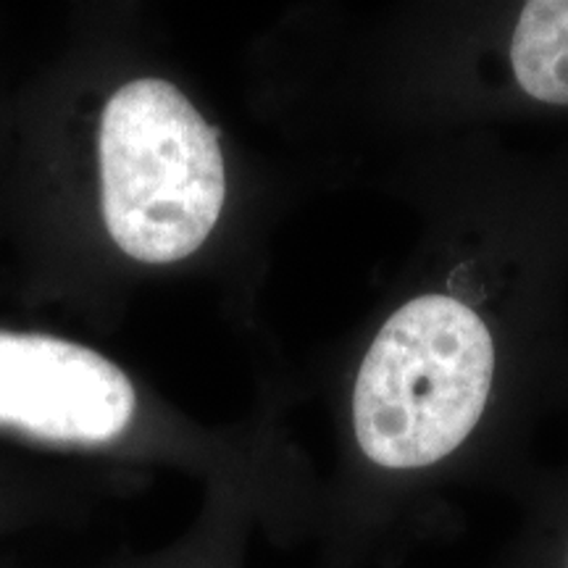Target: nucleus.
<instances>
[{"mask_svg": "<svg viewBox=\"0 0 568 568\" xmlns=\"http://www.w3.org/2000/svg\"><path fill=\"white\" fill-rule=\"evenodd\" d=\"M495 347L485 322L447 295H424L389 316L353 393V426L368 464L429 471L466 443L485 410Z\"/></svg>", "mask_w": 568, "mask_h": 568, "instance_id": "nucleus-1", "label": "nucleus"}, {"mask_svg": "<svg viewBox=\"0 0 568 568\" xmlns=\"http://www.w3.org/2000/svg\"><path fill=\"white\" fill-rule=\"evenodd\" d=\"M103 219L111 240L142 264H174L201 247L224 209L216 132L166 80H134L101 122Z\"/></svg>", "mask_w": 568, "mask_h": 568, "instance_id": "nucleus-2", "label": "nucleus"}, {"mask_svg": "<svg viewBox=\"0 0 568 568\" xmlns=\"http://www.w3.org/2000/svg\"><path fill=\"white\" fill-rule=\"evenodd\" d=\"M138 395L122 368L84 345L0 332V426L55 445H109Z\"/></svg>", "mask_w": 568, "mask_h": 568, "instance_id": "nucleus-3", "label": "nucleus"}, {"mask_svg": "<svg viewBox=\"0 0 568 568\" xmlns=\"http://www.w3.org/2000/svg\"><path fill=\"white\" fill-rule=\"evenodd\" d=\"M510 63L527 95L568 105V0H535L518 17Z\"/></svg>", "mask_w": 568, "mask_h": 568, "instance_id": "nucleus-4", "label": "nucleus"}]
</instances>
